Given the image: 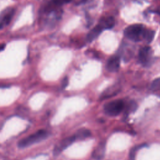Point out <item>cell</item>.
<instances>
[{"label": "cell", "instance_id": "obj_6", "mask_svg": "<svg viewBox=\"0 0 160 160\" xmlns=\"http://www.w3.org/2000/svg\"><path fill=\"white\" fill-rule=\"evenodd\" d=\"M106 142H100L92 152V157L96 160L102 159L105 154Z\"/></svg>", "mask_w": 160, "mask_h": 160}, {"label": "cell", "instance_id": "obj_1", "mask_svg": "<svg viewBox=\"0 0 160 160\" xmlns=\"http://www.w3.org/2000/svg\"><path fill=\"white\" fill-rule=\"evenodd\" d=\"M47 137L48 132L44 129H41L35 133L21 139L18 142V146L21 148H26L42 141Z\"/></svg>", "mask_w": 160, "mask_h": 160}, {"label": "cell", "instance_id": "obj_18", "mask_svg": "<svg viewBox=\"0 0 160 160\" xmlns=\"http://www.w3.org/2000/svg\"><path fill=\"white\" fill-rule=\"evenodd\" d=\"M4 47H5V44H1V45H0V51L2 50V49L4 48Z\"/></svg>", "mask_w": 160, "mask_h": 160}, {"label": "cell", "instance_id": "obj_17", "mask_svg": "<svg viewBox=\"0 0 160 160\" xmlns=\"http://www.w3.org/2000/svg\"><path fill=\"white\" fill-rule=\"evenodd\" d=\"M68 84V77H65L62 81V89L66 88Z\"/></svg>", "mask_w": 160, "mask_h": 160}, {"label": "cell", "instance_id": "obj_14", "mask_svg": "<svg viewBox=\"0 0 160 160\" xmlns=\"http://www.w3.org/2000/svg\"><path fill=\"white\" fill-rule=\"evenodd\" d=\"M154 34H155V32L152 30L144 31L143 34V38L146 40V41L148 43H150L152 42V39H154Z\"/></svg>", "mask_w": 160, "mask_h": 160}, {"label": "cell", "instance_id": "obj_10", "mask_svg": "<svg viewBox=\"0 0 160 160\" xmlns=\"http://www.w3.org/2000/svg\"><path fill=\"white\" fill-rule=\"evenodd\" d=\"M102 30L103 29L102 27L99 24H98L88 32L87 35V39L90 42L94 40L101 34Z\"/></svg>", "mask_w": 160, "mask_h": 160}, {"label": "cell", "instance_id": "obj_9", "mask_svg": "<svg viewBox=\"0 0 160 160\" xmlns=\"http://www.w3.org/2000/svg\"><path fill=\"white\" fill-rule=\"evenodd\" d=\"M120 88L118 85L112 86L108 88H107L101 95V99H105L109 98L110 97L114 96L116 95L119 91Z\"/></svg>", "mask_w": 160, "mask_h": 160}, {"label": "cell", "instance_id": "obj_8", "mask_svg": "<svg viewBox=\"0 0 160 160\" xmlns=\"http://www.w3.org/2000/svg\"><path fill=\"white\" fill-rule=\"evenodd\" d=\"M151 58V48L149 46H144L142 48L139 52V60L143 64H147Z\"/></svg>", "mask_w": 160, "mask_h": 160}, {"label": "cell", "instance_id": "obj_11", "mask_svg": "<svg viewBox=\"0 0 160 160\" xmlns=\"http://www.w3.org/2000/svg\"><path fill=\"white\" fill-rule=\"evenodd\" d=\"M114 24L115 21L114 18L112 16H109L101 19L99 24L103 29H109L114 27Z\"/></svg>", "mask_w": 160, "mask_h": 160}, {"label": "cell", "instance_id": "obj_15", "mask_svg": "<svg viewBox=\"0 0 160 160\" xmlns=\"http://www.w3.org/2000/svg\"><path fill=\"white\" fill-rule=\"evenodd\" d=\"M151 88L152 90L157 91L160 90V78L154 79L152 82L151 83Z\"/></svg>", "mask_w": 160, "mask_h": 160}, {"label": "cell", "instance_id": "obj_3", "mask_svg": "<svg viewBox=\"0 0 160 160\" xmlns=\"http://www.w3.org/2000/svg\"><path fill=\"white\" fill-rule=\"evenodd\" d=\"M144 32L143 26L142 24H136L127 27L124 31V34L126 38L132 41H138L143 37Z\"/></svg>", "mask_w": 160, "mask_h": 160}, {"label": "cell", "instance_id": "obj_5", "mask_svg": "<svg viewBox=\"0 0 160 160\" xmlns=\"http://www.w3.org/2000/svg\"><path fill=\"white\" fill-rule=\"evenodd\" d=\"M14 14V9L9 8L4 10L0 14V29L9 24Z\"/></svg>", "mask_w": 160, "mask_h": 160}, {"label": "cell", "instance_id": "obj_2", "mask_svg": "<svg viewBox=\"0 0 160 160\" xmlns=\"http://www.w3.org/2000/svg\"><path fill=\"white\" fill-rule=\"evenodd\" d=\"M124 108V102L122 99H115L106 103L103 109L104 112L110 116L119 115Z\"/></svg>", "mask_w": 160, "mask_h": 160}, {"label": "cell", "instance_id": "obj_16", "mask_svg": "<svg viewBox=\"0 0 160 160\" xmlns=\"http://www.w3.org/2000/svg\"><path fill=\"white\" fill-rule=\"evenodd\" d=\"M136 107H137V104L136 103V102H134V101H131L128 104V108L126 111V112H133L136 109Z\"/></svg>", "mask_w": 160, "mask_h": 160}, {"label": "cell", "instance_id": "obj_13", "mask_svg": "<svg viewBox=\"0 0 160 160\" xmlns=\"http://www.w3.org/2000/svg\"><path fill=\"white\" fill-rule=\"evenodd\" d=\"M71 0H51V3L47 6V10H50L54 7H57L61 6L64 4L69 2Z\"/></svg>", "mask_w": 160, "mask_h": 160}, {"label": "cell", "instance_id": "obj_4", "mask_svg": "<svg viewBox=\"0 0 160 160\" xmlns=\"http://www.w3.org/2000/svg\"><path fill=\"white\" fill-rule=\"evenodd\" d=\"M75 140H76V137L74 135L62 139L58 144H57L54 147V151H53L54 155L57 156L59 154L62 152V151H63L64 149L67 148L68 146H69L71 144H72Z\"/></svg>", "mask_w": 160, "mask_h": 160}, {"label": "cell", "instance_id": "obj_7", "mask_svg": "<svg viewBox=\"0 0 160 160\" xmlns=\"http://www.w3.org/2000/svg\"><path fill=\"white\" fill-rule=\"evenodd\" d=\"M120 66V59L118 56L111 57L106 64V69L109 72H116L118 70Z\"/></svg>", "mask_w": 160, "mask_h": 160}, {"label": "cell", "instance_id": "obj_12", "mask_svg": "<svg viewBox=\"0 0 160 160\" xmlns=\"http://www.w3.org/2000/svg\"><path fill=\"white\" fill-rule=\"evenodd\" d=\"M76 137V139H84L87 138H89L91 136V132L89 129L86 128H81L76 132L74 135Z\"/></svg>", "mask_w": 160, "mask_h": 160}]
</instances>
